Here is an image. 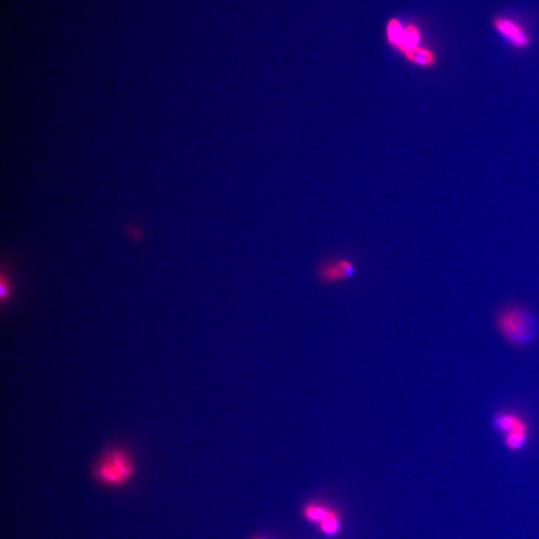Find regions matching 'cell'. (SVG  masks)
Listing matches in <instances>:
<instances>
[{
    "label": "cell",
    "instance_id": "obj_1",
    "mask_svg": "<svg viewBox=\"0 0 539 539\" xmlns=\"http://www.w3.org/2000/svg\"><path fill=\"white\" fill-rule=\"evenodd\" d=\"M497 327L504 340L520 347L534 342L539 334L538 320L534 314L515 305L497 314Z\"/></svg>",
    "mask_w": 539,
    "mask_h": 539
},
{
    "label": "cell",
    "instance_id": "obj_6",
    "mask_svg": "<svg viewBox=\"0 0 539 539\" xmlns=\"http://www.w3.org/2000/svg\"><path fill=\"white\" fill-rule=\"evenodd\" d=\"M529 440V427L527 422L520 417L515 427L504 434V443L511 450H522Z\"/></svg>",
    "mask_w": 539,
    "mask_h": 539
},
{
    "label": "cell",
    "instance_id": "obj_8",
    "mask_svg": "<svg viewBox=\"0 0 539 539\" xmlns=\"http://www.w3.org/2000/svg\"><path fill=\"white\" fill-rule=\"evenodd\" d=\"M334 509L322 506V504H311L305 507L304 515L307 520L311 522L320 523L326 520L332 513Z\"/></svg>",
    "mask_w": 539,
    "mask_h": 539
},
{
    "label": "cell",
    "instance_id": "obj_4",
    "mask_svg": "<svg viewBox=\"0 0 539 539\" xmlns=\"http://www.w3.org/2000/svg\"><path fill=\"white\" fill-rule=\"evenodd\" d=\"M354 262L348 257H335L319 263L316 277L324 285H336L352 278L356 273Z\"/></svg>",
    "mask_w": 539,
    "mask_h": 539
},
{
    "label": "cell",
    "instance_id": "obj_7",
    "mask_svg": "<svg viewBox=\"0 0 539 539\" xmlns=\"http://www.w3.org/2000/svg\"><path fill=\"white\" fill-rule=\"evenodd\" d=\"M404 58L411 65L422 68H433L438 63L436 52L425 45L411 50Z\"/></svg>",
    "mask_w": 539,
    "mask_h": 539
},
{
    "label": "cell",
    "instance_id": "obj_5",
    "mask_svg": "<svg viewBox=\"0 0 539 539\" xmlns=\"http://www.w3.org/2000/svg\"><path fill=\"white\" fill-rule=\"evenodd\" d=\"M491 25L500 36L508 41L515 49H527L531 46V33L522 22H517L515 18L506 15H495L491 19Z\"/></svg>",
    "mask_w": 539,
    "mask_h": 539
},
{
    "label": "cell",
    "instance_id": "obj_9",
    "mask_svg": "<svg viewBox=\"0 0 539 539\" xmlns=\"http://www.w3.org/2000/svg\"><path fill=\"white\" fill-rule=\"evenodd\" d=\"M320 531L327 536H333L340 529V517H339L338 513L334 511L326 520L320 523Z\"/></svg>",
    "mask_w": 539,
    "mask_h": 539
},
{
    "label": "cell",
    "instance_id": "obj_3",
    "mask_svg": "<svg viewBox=\"0 0 539 539\" xmlns=\"http://www.w3.org/2000/svg\"><path fill=\"white\" fill-rule=\"evenodd\" d=\"M386 40L391 47L404 56L411 50L424 45V31L417 22L402 24L399 18L393 17L386 25Z\"/></svg>",
    "mask_w": 539,
    "mask_h": 539
},
{
    "label": "cell",
    "instance_id": "obj_10",
    "mask_svg": "<svg viewBox=\"0 0 539 539\" xmlns=\"http://www.w3.org/2000/svg\"><path fill=\"white\" fill-rule=\"evenodd\" d=\"M9 293H10V284L6 281L4 276H2L1 284H0V295H1L2 301L8 300Z\"/></svg>",
    "mask_w": 539,
    "mask_h": 539
},
{
    "label": "cell",
    "instance_id": "obj_2",
    "mask_svg": "<svg viewBox=\"0 0 539 539\" xmlns=\"http://www.w3.org/2000/svg\"><path fill=\"white\" fill-rule=\"evenodd\" d=\"M134 474V463L130 454L122 447H113L104 452L94 468L97 481L106 486H125Z\"/></svg>",
    "mask_w": 539,
    "mask_h": 539
}]
</instances>
